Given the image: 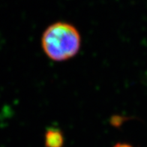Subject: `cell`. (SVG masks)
I'll return each instance as SVG.
<instances>
[{
  "instance_id": "1",
  "label": "cell",
  "mask_w": 147,
  "mask_h": 147,
  "mask_svg": "<svg viewBox=\"0 0 147 147\" xmlns=\"http://www.w3.org/2000/svg\"><path fill=\"white\" fill-rule=\"evenodd\" d=\"M80 35L73 25L57 22L49 26L41 38L43 50L49 58L64 61L71 58L80 47Z\"/></svg>"
},
{
  "instance_id": "2",
  "label": "cell",
  "mask_w": 147,
  "mask_h": 147,
  "mask_svg": "<svg viewBox=\"0 0 147 147\" xmlns=\"http://www.w3.org/2000/svg\"><path fill=\"white\" fill-rule=\"evenodd\" d=\"M64 137L59 130L51 128L45 134V145L47 147H62Z\"/></svg>"
},
{
  "instance_id": "3",
  "label": "cell",
  "mask_w": 147,
  "mask_h": 147,
  "mask_svg": "<svg viewBox=\"0 0 147 147\" xmlns=\"http://www.w3.org/2000/svg\"><path fill=\"white\" fill-rule=\"evenodd\" d=\"M113 147H133L127 143H116Z\"/></svg>"
}]
</instances>
